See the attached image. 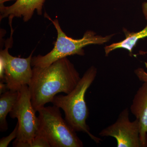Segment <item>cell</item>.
I'll return each instance as SVG.
<instances>
[{"mask_svg": "<svg viewBox=\"0 0 147 147\" xmlns=\"http://www.w3.org/2000/svg\"><path fill=\"white\" fill-rule=\"evenodd\" d=\"M44 16L54 25L57 33V38L54 43V48L50 53L44 56L39 55L32 57V67H44L59 59L71 55L84 56V47L92 44H103L109 41L113 35L102 36L97 35L93 31L89 30L85 33L82 38L74 39L66 35L62 30L57 19L53 20L46 12Z\"/></svg>", "mask_w": 147, "mask_h": 147, "instance_id": "cell-3", "label": "cell"}, {"mask_svg": "<svg viewBox=\"0 0 147 147\" xmlns=\"http://www.w3.org/2000/svg\"><path fill=\"white\" fill-rule=\"evenodd\" d=\"M18 123L16 124L13 131L7 137H4L0 140V147H7L13 139L16 138L18 134Z\"/></svg>", "mask_w": 147, "mask_h": 147, "instance_id": "cell-13", "label": "cell"}, {"mask_svg": "<svg viewBox=\"0 0 147 147\" xmlns=\"http://www.w3.org/2000/svg\"><path fill=\"white\" fill-rule=\"evenodd\" d=\"M142 9L143 14L147 22V1L142 4Z\"/></svg>", "mask_w": 147, "mask_h": 147, "instance_id": "cell-16", "label": "cell"}, {"mask_svg": "<svg viewBox=\"0 0 147 147\" xmlns=\"http://www.w3.org/2000/svg\"><path fill=\"white\" fill-rule=\"evenodd\" d=\"M13 18H9L11 34L5 42V48L1 50L0 59L3 63L5 68V82L11 90L18 91L25 85L28 86L32 76L31 60L33 53L26 58L13 57L9 53V49L13 45V30L12 27Z\"/></svg>", "mask_w": 147, "mask_h": 147, "instance_id": "cell-5", "label": "cell"}, {"mask_svg": "<svg viewBox=\"0 0 147 147\" xmlns=\"http://www.w3.org/2000/svg\"><path fill=\"white\" fill-rule=\"evenodd\" d=\"M28 86L31 101L36 112L52 102L60 93H69L81 77L73 64L64 57L44 67L34 66Z\"/></svg>", "mask_w": 147, "mask_h": 147, "instance_id": "cell-1", "label": "cell"}, {"mask_svg": "<svg viewBox=\"0 0 147 147\" xmlns=\"http://www.w3.org/2000/svg\"><path fill=\"white\" fill-rule=\"evenodd\" d=\"M96 74V68L91 67L69 93L66 95H57L51 103L63 110L65 119L75 131L86 133L98 144L100 143L101 139L91 134L86 123L89 110L85 101L86 92L94 81Z\"/></svg>", "mask_w": 147, "mask_h": 147, "instance_id": "cell-2", "label": "cell"}, {"mask_svg": "<svg viewBox=\"0 0 147 147\" xmlns=\"http://www.w3.org/2000/svg\"><path fill=\"white\" fill-rule=\"evenodd\" d=\"M18 92V99L9 113L11 118L18 120V134L13 143L29 144L38 134V117L32 105L28 85L21 87Z\"/></svg>", "mask_w": 147, "mask_h": 147, "instance_id": "cell-6", "label": "cell"}, {"mask_svg": "<svg viewBox=\"0 0 147 147\" xmlns=\"http://www.w3.org/2000/svg\"><path fill=\"white\" fill-rule=\"evenodd\" d=\"M99 134L114 137L118 147H142L139 121L137 119L130 121L127 108L121 112L115 122L102 129Z\"/></svg>", "mask_w": 147, "mask_h": 147, "instance_id": "cell-7", "label": "cell"}, {"mask_svg": "<svg viewBox=\"0 0 147 147\" xmlns=\"http://www.w3.org/2000/svg\"><path fill=\"white\" fill-rule=\"evenodd\" d=\"M14 147H51L47 139L42 135L38 134L29 144L13 143Z\"/></svg>", "mask_w": 147, "mask_h": 147, "instance_id": "cell-12", "label": "cell"}, {"mask_svg": "<svg viewBox=\"0 0 147 147\" xmlns=\"http://www.w3.org/2000/svg\"><path fill=\"white\" fill-rule=\"evenodd\" d=\"M130 110L139 121L142 147L147 146V82L139 88L134 95Z\"/></svg>", "mask_w": 147, "mask_h": 147, "instance_id": "cell-9", "label": "cell"}, {"mask_svg": "<svg viewBox=\"0 0 147 147\" xmlns=\"http://www.w3.org/2000/svg\"><path fill=\"white\" fill-rule=\"evenodd\" d=\"M45 0H17L12 5H0V19L12 16L13 18H23L28 22L32 17L35 11L39 15L42 14V9Z\"/></svg>", "mask_w": 147, "mask_h": 147, "instance_id": "cell-8", "label": "cell"}, {"mask_svg": "<svg viewBox=\"0 0 147 147\" xmlns=\"http://www.w3.org/2000/svg\"><path fill=\"white\" fill-rule=\"evenodd\" d=\"M60 108L42 107L38 113V134L47 139L51 147H82L84 144L73 128L63 118Z\"/></svg>", "mask_w": 147, "mask_h": 147, "instance_id": "cell-4", "label": "cell"}, {"mask_svg": "<svg viewBox=\"0 0 147 147\" xmlns=\"http://www.w3.org/2000/svg\"><path fill=\"white\" fill-rule=\"evenodd\" d=\"M135 73L140 81L147 82V72L144 69L139 68L135 70Z\"/></svg>", "mask_w": 147, "mask_h": 147, "instance_id": "cell-14", "label": "cell"}, {"mask_svg": "<svg viewBox=\"0 0 147 147\" xmlns=\"http://www.w3.org/2000/svg\"><path fill=\"white\" fill-rule=\"evenodd\" d=\"M9 90L7 84L4 82H0V94H2Z\"/></svg>", "mask_w": 147, "mask_h": 147, "instance_id": "cell-15", "label": "cell"}, {"mask_svg": "<svg viewBox=\"0 0 147 147\" xmlns=\"http://www.w3.org/2000/svg\"><path fill=\"white\" fill-rule=\"evenodd\" d=\"M11 1H16L17 0H0V5H4V3L5 2Z\"/></svg>", "mask_w": 147, "mask_h": 147, "instance_id": "cell-17", "label": "cell"}, {"mask_svg": "<svg viewBox=\"0 0 147 147\" xmlns=\"http://www.w3.org/2000/svg\"><path fill=\"white\" fill-rule=\"evenodd\" d=\"M18 91L9 90L0 96V131L5 132L8 129L6 117L18 99Z\"/></svg>", "mask_w": 147, "mask_h": 147, "instance_id": "cell-10", "label": "cell"}, {"mask_svg": "<svg viewBox=\"0 0 147 147\" xmlns=\"http://www.w3.org/2000/svg\"><path fill=\"white\" fill-rule=\"evenodd\" d=\"M125 38L120 42L113 43L105 47V55L108 56L113 50L119 48H123L132 53V50L138 40L147 37V26L140 31L137 32H130L124 31Z\"/></svg>", "mask_w": 147, "mask_h": 147, "instance_id": "cell-11", "label": "cell"}]
</instances>
